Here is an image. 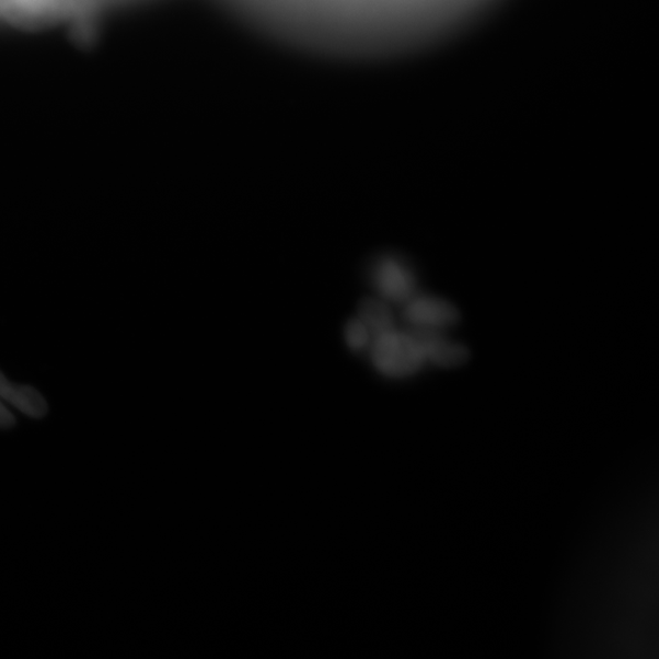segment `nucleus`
Returning <instances> with one entry per match:
<instances>
[{
  "instance_id": "nucleus-1",
  "label": "nucleus",
  "mask_w": 659,
  "mask_h": 659,
  "mask_svg": "<svg viewBox=\"0 0 659 659\" xmlns=\"http://www.w3.org/2000/svg\"><path fill=\"white\" fill-rule=\"evenodd\" d=\"M371 366L389 380H407L429 368L424 333L393 326L377 335L368 350Z\"/></svg>"
},
{
  "instance_id": "nucleus-2",
  "label": "nucleus",
  "mask_w": 659,
  "mask_h": 659,
  "mask_svg": "<svg viewBox=\"0 0 659 659\" xmlns=\"http://www.w3.org/2000/svg\"><path fill=\"white\" fill-rule=\"evenodd\" d=\"M403 316L408 328L428 334H444L459 321L454 307L435 297H412L406 302Z\"/></svg>"
},
{
  "instance_id": "nucleus-3",
  "label": "nucleus",
  "mask_w": 659,
  "mask_h": 659,
  "mask_svg": "<svg viewBox=\"0 0 659 659\" xmlns=\"http://www.w3.org/2000/svg\"><path fill=\"white\" fill-rule=\"evenodd\" d=\"M0 400L30 418H45L48 413L47 401L38 390L28 385L13 384L2 371H0Z\"/></svg>"
},
{
  "instance_id": "nucleus-4",
  "label": "nucleus",
  "mask_w": 659,
  "mask_h": 659,
  "mask_svg": "<svg viewBox=\"0 0 659 659\" xmlns=\"http://www.w3.org/2000/svg\"><path fill=\"white\" fill-rule=\"evenodd\" d=\"M359 319L374 337L396 326L388 307L380 302H366L361 307Z\"/></svg>"
},
{
  "instance_id": "nucleus-5",
  "label": "nucleus",
  "mask_w": 659,
  "mask_h": 659,
  "mask_svg": "<svg viewBox=\"0 0 659 659\" xmlns=\"http://www.w3.org/2000/svg\"><path fill=\"white\" fill-rule=\"evenodd\" d=\"M373 339V334L359 317L350 321L345 328L346 345L356 355H367Z\"/></svg>"
},
{
  "instance_id": "nucleus-6",
  "label": "nucleus",
  "mask_w": 659,
  "mask_h": 659,
  "mask_svg": "<svg viewBox=\"0 0 659 659\" xmlns=\"http://www.w3.org/2000/svg\"><path fill=\"white\" fill-rule=\"evenodd\" d=\"M15 423H16V419L13 416V413L10 412L7 408L5 403L2 400H0V429H2V430L12 429L14 427Z\"/></svg>"
}]
</instances>
